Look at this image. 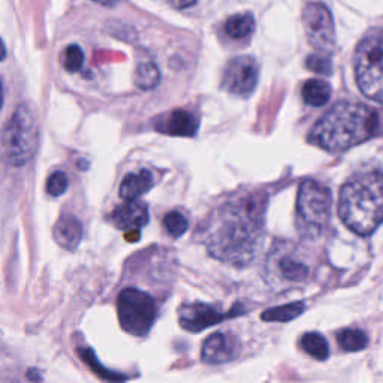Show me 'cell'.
<instances>
[{"label": "cell", "mask_w": 383, "mask_h": 383, "mask_svg": "<svg viewBox=\"0 0 383 383\" xmlns=\"http://www.w3.org/2000/svg\"><path fill=\"white\" fill-rule=\"evenodd\" d=\"M259 68L254 57H235L226 64L222 86L226 92L237 96H249L258 84Z\"/></svg>", "instance_id": "9c48e42d"}, {"label": "cell", "mask_w": 383, "mask_h": 383, "mask_svg": "<svg viewBox=\"0 0 383 383\" xmlns=\"http://www.w3.org/2000/svg\"><path fill=\"white\" fill-rule=\"evenodd\" d=\"M306 64H307L308 69L313 71V72H317V73H322V75H330L331 71H332L331 60L325 54L308 55L307 60H306Z\"/></svg>", "instance_id": "484cf974"}, {"label": "cell", "mask_w": 383, "mask_h": 383, "mask_svg": "<svg viewBox=\"0 0 383 383\" xmlns=\"http://www.w3.org/2000/svg\"><path fill=\"white\" fill-rule=\"evenodd\" d=\"M169 3L175 6L177 10H184V8H190L195 3H197V0H169Z\"/></svg>", "instance_id": "4316f807"}, {"label": "cell", "mask_w": 383, "mask_h": 383, "mask_svg": "<svg viewBox=\"0 0 383 383\" xmlns=\"http://www.w3.org/2000/svg\"><path fill=\"white\" fill-rule=\"evenodd\" d=\"M226 34L234 39L247 38L255 30V18L250 12L235 14L225 23Z\"/></svg>", "instance_id": "ac0fdd59"}, {"label": "cell", "mask_w": 383, "mask_h": 383, "mask_svg": "<svg viewBox=\"0 0 383 383\" xmlns=\"http://www.w3.org/2000/svg\"><path fill=\"white\" fill-rule=\"evenodd\" d=\"M153 175L147 169L134 173L125 177L120 186V197L125 201H132L143 197L144 193L149 192L153 187Z\"/></svg>", "instance_id": "9a60e30c"}, {"label": "cell", "mask_w": 383, "mask_h": 383, "mask_svg": "<svg viewBox=\"0 0 383 383\" xmlns=\"http://www.w3.org/2000/svg\"><path fill=\"white\" fill-rule=\"evenodd\" d=\"M5 57H6V47L3 44V40L0 39V62H2Z\"/></svg>", "instance_id": "83f0119b"}, {"label": "cell", "mask_w": 383, "mask_h": 383, "mask_svg": "<svg viewBox=\"0 0 383 383\" xmlns=\"http://www.w3.org/2000/svg\"><path fill=\"white\" fill-rule=\"evenodd\" d=\"M267 197L249 193L220 206L202 231L211 256L234 265H247L264 243Z\"/></svg>", "instance_id": "6da1fadb"}, {"label": "cell", "mask_w": 383, "mask_h": 383, "mask_svg": "<svg viewBox=\"0 0 383 383\" xmlns=\"http://www.w3.org/2000/svg\"><path fill=\"white\" fill-rule=\"evenodd\" d=\"M160 79L159 69L156 68V64L151 62H144L138 64V68L135 71V84L144 88V90H150V88L156 87Z\"/></svg>", "instance_id": "44dd1931"}, {"label": "cell", "mask_w": 383, "mask_h": 383, "mask_svg": "<svg viewBox=\"0 0 383 383\" xmlns=\"http://www.w3.org/2000/svg\"><path fill=\"white\" fill-rule=\"evenodd\" d=\"M355 78L362 95L383 103V29L367 34L355 51Z\"/></svg>", "instance_id": "277c9868"}, {"label": "cell", "mask_w": 383, "mask_h": 383, "mask_svg": "<svg viewBox=\"0 0 383 383\" xmlns=\"http://www.w3.org/2000/svg\"><path fill=\"white\" fill-rule=\"evenodd\" d=\"M38 123L27 107H20L5 127L3 150L6 159L15 166H23L34 158L38 147Z\"/></svg>", "instance_id": "8992f818"}, {"label": "cell", "mask_w": 383, "mask_h": 383, "mask_svg": "<svg viewBox=\"0 0 383 383\" xmlns=\"http://www.w3.org/2000/svg\"><path fill=\"white\" fill-rule=\"evenodd\" d=\"M240 354L238 340L227 332H217L207 338L202 347V361L206 364H226Z\"/></svg>", "instance_id": "8fae6325"}, {"label": "cell", "mask_w": 383, "mask_h": 383, "mask_svg": "<svg viewBox=\"0 0 383 383\" xmlns=\"http://www.w3.org/2000/svg\"><path fill=\"white\" fill-rule=\"evenodd\" d=\"M63 66L69 72H78L83 68L84 63V53L78 45H69L66 50L63 51L62 57Z\"/></svg>", "instance_id": "cb8c5ba5"}, {"label": "cell", "mask_w": 383, "mask_h": 383, "mask_svg": "<svg viewBox=\"0 0 383 383\" xmlns=\"http://www.w3.org/2000/svg\"><path fill=\"white\" fill-rule=\"evenodd\" d=\"M277 271L280 273L283 280L288 282H304L308 275V267L293 255H280L277 259Z\"/></svg>", "instance_id": "2e32d148"}, {"label": "cell", "mask_w": 383, "mask_h": 383, "mask_svg": "<svg viewBox=\"0 0 383 383\" xmlns=\"http://www.w3.org/2000/svg\"><path fill=\"white\" fill-rule=\"evenodd\" d=\"M69 186L68 175L62 173V171H55L47 180V192L51 197H60L64 192H66Z\"/></svg>", "instance_id": "d4e9b609"}, {"label": "cell", "mask_w": 383, "mask_h": 383, "mask_svg": "<svg viewBox=\"0 0 383 383\" xmlns=\"http://www.w3.org/2000/svg\"><path fill=\"white\" fill-rule=\"evenodd\" d=\"M234 312L235 310L232 308L230 313H222L208 304L195 303V304L183 306L180 308V314H178V317H180V325L184 330L190 332H199L208 327H213V325L226 319V317L238 314Z\"/></svg>", "instance_id": "30bf717a"}, {"label": "cell", "mask_w": 383, "mask_h": 383, "mask_svg": "<svg viewBox=\"0 0 383 383\" xmlns=\"http://www.w3.org/2000/svg\"><path fill=\"white\" fill-rule=\"evenodd\" d=\"M301 346L306 350V352L316 358V360L323 361L327 360L330 355V347L327 340L319 332H307L301 338Z\"/></svg>", "instance_id": "d6986e66"}, {"label": "cell", "mask_w": 383, "mask_h": 383, "mask_svg": "<svg viewBox=\"0 0 383 383\" xmlns=\"http://www.w3.org/2000/svg\"><path fill=\"white\" fill-rule=\"evenodd\" d=\"M331 87L322 79H308L303 87V99L312 107H323L330 101Z\"/></svg>", "instance_id": "e0dca14e"}, {"label": "cell", "mask_w": 383, "mask_h": 383, "mask_svg": "<svg viewBox=\"0 0 383 383\" xmlns=\"http://www.w3.org/2000/svg\"><path fill=\"white\" fill-rule=\"evenodd\" d=\"M3 107V86H2V81H0V108Z\"/></svg>", "instance_id": "f546056e"}, {"label": "cell", "mask_w": 383, "mask_h": 383, "mask_svg": "<svg viewBox=\"0 0 383 383\" xmlns=\"http://www.w3.org/2000/svg\"><path fill=\"white\" fill-rule=\"evenodd\" d=\"M304 312L303 303H293L282 307H274L262 313V319L268 322H289Z\"/></svg>", "instance_id": "7402d4cb"}, {"label": "cell", "mask_w": 383, "mask_h": 383, "mask_svg": "<svg viewBox=\"0 0 383 383\" xmlns=\"http://www.w3.org/2000/svg\"><path fill=\"white\" fill-rule=\"evenodd\" d=\"M379 116L373 108L358 102H341L317 121L310 141L321 149L338 153L370 140L378 134Z\"/></svg>", "instance_id": "7a4b0ae2"}, {"label": "cell", "mask_w": 383, "mask_h": 383, "mask_svg": "<svg viewBox=\"0 0 383 383\" xmlns=\"http://www.w3.org/2000/svg\"><path fill=\"white\" fill-rule=\"evenodd\" d=\"M164 226L171 237L178 238L187 231L189 222H187V219L182 213H178V211H171L164 219Z\"/></svg>", "instance_id": "603a6c76"}, {"label": "cell", "mask_w": 383, "mask_h": 383, "mask_svg": "<svg viewBox=\"0 0 383 383\" xmlns=\"http://www.w3.org/2000/svg\"><path fill=\"white\" fill-rule=\"evenodd\" d=\"M308 42L321 53L328 54L336 45V29L328 8L322 3H310L303 14Z\"/></svg>", "instance_id": "ba28073f"}, {"label": "cell", "mask_w": 383, "mask_h": 383, "mask_svg": "<svg viewBox=\"0 0 383 383\" xmlns=\"http://www.w3.org/2000/svg\"><path fill=\"white\" fill-rule=\"evenodd\" d=\"M53 235L60 247L75 250L83 240V225L75 216L64 214L55 222Z\"/></svg>", "instance_id": "4fadbf2b"}, {"label": "cell", "mask_w": 383, "mask_h": 383, "mask_svg": "<svg viewBox=\"0 0 383 383\" xmlns=\"http://www.w3.org/2000/svg\"><path fill=\"white\" fill-rule=\"evenodd\" d=\"M121 328L136 337H143L156 319V304L149 293L138 289H125L117 299Z\"/></svg>", "instance_id": "52a82bcc"}, {"label": "cell", "mask_w": 383, "mask_h": 383, "mask_svg": "<svg viewBox=\"0 0 383 383\" xmlns=\"http://www.w3.org/2000/svg\"><path fill=\"white\" fill-rule=\"evenodd\" d=\"M331 219V193L323 184L306 180L297 198V225L307 238H317L327 230Z\"/></svg>", "instance_id": "5b68a950"}, {"label": "cell", "mask_w": 383, "mask_h": 383, "mask_svg": "<svg viewBox=\"0 0 383 383\" xmlns=\"http://www.w3.org/2000/svg\"><path fill=\"white\" fill-rule=\"evenodd\" d=\"M110 220L119 230L138 231L149 222V208L136 199L126 201L112 211Z\"/></svg>", "instance_id": "7c38bea8"}, {"label": "cell", "mask_w": 383, "mask_h": 383, "mask_svg": "<svg viewBox=\"0 0 383 383\" xmlns=\"http://www.w3.org/2000/svg\"><path fill=\"white\" fill-rule=\"evenodd\" d=\"M199 126L198 119L192 112L184 110H177L162 120L159 130L164 134L174 136H193Z\"/></svg>", "instance_id": "5bb4252c"}, {"label": "cell", "mask_w": 383, "mask_h": 383, "mask_svg": "<svg viewBox=\"0 0 383 383\" xmlns=\"http://www.w3.org/2000/svg\"><path fill=\"white\" fill-rule=\"evenodd\" d=\"M93 2L102 3V5H114V3H117L119 0H93Z\"/></svg>", "instance_id": "f1b7e54d"}, {"label": "cell", "mask_w": 383, "mask_h": 383, "mask_svg": "<svg viewBox=\"0 0 383 383\" xmlns=\"http://www.w3.org/2000/svg\"><path fill=\"white\" fill-rule=\"evenodd\" d=\"M338 213L358 235H370L383 223V174L362 173L347 180L340 192Z\"/></svg>", "instance_id": "3957f363"}, {"label": "cell", "mask_w": 383, "mask_h": 383, "mask_svg": "<svg viewBox=\"0 0 383 383\" xmlns=\"http://www.w3.org/2000/svg\"><path fill=\"white\" fill-rule=\"evenodd\" d=\"M337 340H338V345L345 350H347V352H360V350L365 349L367 345H369V337H367V334L361 330H354V328L340 331Z\"/></svg>", "instance_id": "ffe728a7"}]
</instances>
